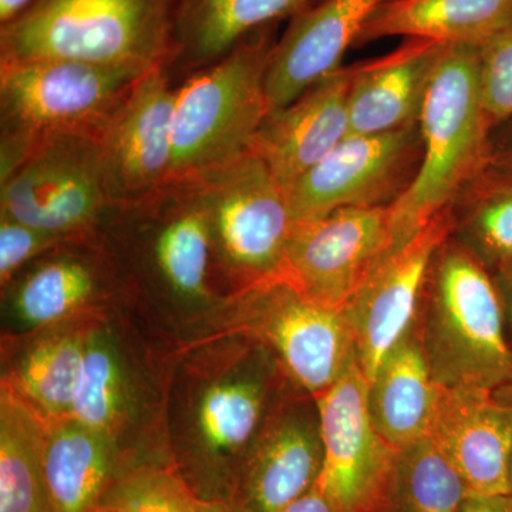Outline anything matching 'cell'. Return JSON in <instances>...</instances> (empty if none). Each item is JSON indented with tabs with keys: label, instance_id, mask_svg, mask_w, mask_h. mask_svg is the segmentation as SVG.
Returning a JSON list of instances; mask_svg holds the SVG:
<instances>
[{
	"label": "cell",
	"instance_id": "22",
	"mask_svg": "<svg viewBox=\"0 0 512 512\" xmlns=\"http://www.w3.org/2000/svg\"><path fill=\"white\" fill-rule=\"evenodd\" d=\"M446 47L410 37L387 55L350 66V134L387 133L419 123Z\"/></svg>",
	"mask_w": 512,
	"mask_h": 512
},
{
	"label": "cell",
	"instance_id": "23",
	"mask_svg": "<svg viewBox=\"0 0 512 512\" xmlns=\"http://www.w3.org/2000/svg\"><path fill=\"white\" fill-rule=\"evenodd\" d=\"M99 315L80 316L25 335H3L2 384L46 420L69 417L87 335Z\"/></svg>",
	"mask_w": 512,
	"mask_h": 512
},
{
	"label": "cell",
	"instance_id": "26",
	"mask_svg": "<svg viewBox=\"0 0 512 512\" xmlns=\"http://www.w3.org/2000/svg\"><path fill=\"white\" fill-rule=\"evenodd\" d=\"M439 394L414 326L367 383V410L377 433L402 450L429 436Z\"/></svg>",
	"mask_w": 512,
	"mask_h": 512
},
{
	"label": "cell",
	"instance_id": "27",
	"mask_svg": "<svg viewBox=\"0 0 512 512\" xmlns=\"http://www.w3.org/2000/svg\"><path fill=\"white\" fill-rule=\"evenodd\" d=\"M512 15V0H384L356 45L386 37L481 46Z\"/></svg>",
	"mask_w": 512,
	"mask_h": 512
},
{
	"label": "cell",
	"instance_id": "15",
	"mask_svg": "<svg viewBox=\"0 0 512 512\" xmlns=\"http://www.w3.org/2000/svg\"><path fill=\"white\" fill-rule=\"evenodd\" d=\"M394 249L392 205L340 208L319 220L296 222L281 278L345 311Z\"/></svg>",
	"mask_w": 512,
	"mask_h": 512
},
{
	"label": "cell",
	"instance_id": "2",
	"mask_svg": "<svg viewBox=\"0 0 512 512\" xmlns=\"http://www.w3.org/2000/svg\"><path fill=\"white\" fill-rule=\"evenodd\" d=\"M99 231L141 313L183 325L215 319L218 329L229 299L215 275L210 225L194 181L111 205Z\"/></svg>",
	"mask_w": 512,
	"mask_h": 512
},
{
	"label": "cell",
	"instance_id": "34",
	"mask_svg": "<svg viewBox=\"0 0 512 512\" xmlns=\"http://www.w3.org/2000/svg\"><path fill=\"white\" fill-rule=\"evenodd\" d=\"M490 167L512 175V117L493 131Z\"/></svg>",
	"mask_w": 512,
	"mask_h": 512
},
{
	"label": "cell",
	"instance_id": "5",
	"mask_svg": "<svg viewBox=\"0 0 512 512\" xmlns=\"http://www.w3.org/2000/svg\"><path fill=\"white\" fill-rule=\"evenodd\" d=\"M177 0H35L0 28V62L73 59L148 70L174 56Z\"/></svg>",
	"mask_w": 512,
	"mask_h": 512
},
{
	"label": "cell",
	"instance_id": "3",
	"mask_svg": "<svg viewBox=\"0 0 512 512\" xmlns=\"http://www.w3.org/2000/svg\"><path fill=\"white\" fill-rule=\"evenodd\" d=\"M423 156L413 183L392 205L396 248L454 207L490 167L493 127L485 111L478 46L447 45L420 113Z\"/></svg>",
	"mask_w": 512,
	"mask_h": 512
},
{
	"label": "cell",
	"instance_id": "7",
	"mask_svg": "<svg viewBox=\"0 0 512 512\" xmlns=\"http://www.w3.org/2000/svg\"><path fill=\"white\" fill-rule=\"evenodd\" d=\"M144 73L73 59L0 62V181L49 134L100 136Z\"/></svg>",
	"mask_w": 512,
	"mask_h": 512
},
{
	"label": "cell",
	"instance_id": "16",
	"mask_svg": "<svg viewBox=\"0 0 512 512\" xmlns=\"http://www.w3.org/2000/svg\"><path fill=\"white\" fill-rule=\"evenodd\" d=\"M453 207L394 249L345 308L367 383L416 326L434 256L454 234Z\"/></svg>",
	"mask_w": 512,
	"mask_h": 512
},
{
	"label": "cell",
	"instance_id": "8",
	"mask_svg": "<svg viewBox=\"0 0 512 512\" xmlns=\"http://www.w3.org/2000/svg\"><path fill=\"white\" fill-rule=\"evenodd\" d=\"M194 183L210 225L215 275L229 301L281 276L296 222L265 161L249 148Z\"/></svg>",
	"mask_w": 512,
	"mask_h": 512
},
{
	"label": "cell",
	"instance_id": "20",
	"mask_svg": "<svg viewBox=\"0 0 512 512\" xmlns=\"http://www.w3.org/2000/svg\"><path fill=\"white\" fill-rule=\"evenodd\" d=\"M429 437L453 463L470 495H511L512 410L491 390L447 389Z\"/></svg>",
	"mask_w": 512,
	"mask_h": 512
},
{
	"label": "cell",
	"instance_id": "12",
	"mask_svg": "<svg viewBox=\"0 0 512 512\" xmlns=\"http://www.w3.org/2000/svg\"><path fill=\"white\" fill-rule=\"evenodd\" d=\"M3 335L35 330L134 305L119 264L100 231L66 239L2 286Z\"/></svg>",
	"mask_w": 512,
	"mask_h": 512
},
{
	"label": "cell",
	"instance_id": "9",
	"mask_svg": "<svg viewBox=\"0 0 512 512\" xmlns=\"http://www.w3.org/2000/svg\"><path fill=\"white\" fill-rule=\"evenodd\" d=\"M220 329L268 348L298 389L318 397L356 362L345 311L323 305L286 279H269L229 301Z\"/></svg>",
	"mask_w": 512,
	"mask_h": 512
},
{
	"label": "cell",
	"instance_id": "4",
	"mask_svg": "<svg viewBox=\"0 0 512 512\" xmlns=\"http://www.w3.org/2000/svg\"><path fill=\"white\" fill-rule=\"evenodd\" d=\"M416 329L439 386L494 392L512 382V350L494 275L453 235L434 256Z\"/></svg>",
	"mask_w": 512,
	"mask_h": 512
},
{
	"label": "cell",
	"instance_id": "6",
	"mask_svg": "<svg viewBox=\"0 0 512 512\" xmlns=\"http://www.w3.org/2000/svg\"><path fill=\"white\" fill-rule=\"evenodd\" d=\"M276 26L256 30L178 84L168 183L197 180L251 148L269 113L265 77L278 42Z\"/></svg>",
	"mask_w": 512,
	"mask_h": 512
},
{
	"label": "cell",
	"instance_id": "31",
	"mask_svg": "<svg viewBox=\"0 0 512 512\" xmlns=\"http://www.w3.org/2000/svg\"><path fill=\"white\" fill-rule=\"evenodd\" d=\"M198 501L171 461L154 460L124 468L99 507L119 512H195Z\"/></svg>",
	"mask_w": 512,
	"mask_h": 512
},
{
	"label": "cell",
	"instance_id": "38",
	"mask_svg": "<svg viewBox=\"0 0 512 512\" xmlns=\"http://www.w3.org/2000/svg\"><path fill=\"white\" fill-rule=\"evenodd\" d=\"M35 0H0V28L22 15Z\"/></svg>",
	"mask_w": 512,
	"mask_h": 512
},
{
	"label": "cell",
	"instance_id": "29",
	"mask_svg": "<svg viewBox=\"0 0 512 512\" xmlns=\"http://www.w3.org/2000/svg\"><path fill=\"white\" fill-rule=\"evenodd\" d=\"M453 237L491 274L512 266V175L488 167L453 207Z\"/></svg>",
	"mask_w": 512,
	"mask_h": 512
},
{
	"label": "cell",
	"instance_id": "28",
	"mask_svg": "<svg viewBox=\"0 0 512 512\" xmlns=\"http://www.w3.org/2000/svg\"><path fill=\"white\" fill-rule=\"evenodd\" d=\"M47 420L0 387V512H49L43 447Z\"/></svg>",
	"mask_w": 512,
	"mask_h": 512
},
{
	"label": "cell",
	"instance_id": "21",
	"mask_svg": "<svg viewBox=\"0 0 512 512\" xmlns=\"http://www.w3.org/2000/svg\"><path fill=\"white\" fill-rule=\"evenodd\" d=\"M384 0H320L291 19L265 77L269 111L282 109L342 67L350 46Z\"/></svg>",
	"mask_w": 512,
	"mask_h": 512
},
{
	"label": "cell",
	"instance_id": "40",
	"mask_svg": "<svg viewBox=\"0 0 512 512\" xmlns=\"http://www.w3.org/2000/svg\"><path fill=\"white\" fill-rule=\"evenodd\" d=\"M195 512H231V510H229L225 504L198 501L197 510H195Z\"/></svg>",
	"mask_w": 512,
	"mask_h": 512
},
{
	"label": "cell",
	"instance_id": "13",
	"mask_svg": "<svg viewBox=\"0 0 512 512\" xmlns=\"http://www.w3.org/2000/svg\"><path fill=\"white\" fill-rule=\"evenodd\" d=\"M315 399L323 466L313 487L336 512H394L399 450L373 426L367 410V380L357 362Z\"/></svg>",
	"mask_w": 512,
	"mask_h": 512
},
{
	"label": "cell",
	"instance_id": "19",
	"mask_svg": "<svg viewBox=\"0 0 512 512\" xmlns=\"http://www.w3.org/2000/svg\"><path fill=\"white\" fill-rule=\"evenodd\" d=\"M349 87L350 67H340L266 114L251 150L285 191L349 136Z\"/></svg>",
	"mask_w": 512,
	"mask_h": 512
},
{
	"label": "cell",
	"instance_id": "41",
	"mask_svg": "<svg viewBox=\"0 0 512 512\" xmlns=\"http://www.w3.org/2000/svg\"><path fill=\"white\" fill-rule=\"evenodd\" d=\"M90 512H119V511L111 510V508H107V507H96V508H94V510H92Z\"/></svg>",
	"mask_w": 512,
	"mask_h": 512
},
{
	"label": "cell",
	"instance_id": "1",
	"mask_svg": "<svg viewBox=\"0 0 512 512\" xmlns=\"http://www.w3.org/2000/svg\"><path fill=\"white\" fill-rule=\"evenodd\" d=\"M293 386L268 348L238 330H212L177 349L165 441L198 500L228 504L249 447Z\"/></svg>",
	"mask_w": 512,
	"mask_h": 512
},
{
	"label": "cell",
	"instance_id": "35",
	"mask_svg": "<svg viewBox=\"0 0 512 512\" xmlns=\"http://www.w3.org/2000/svg\"><path fill=\"white\" fill-rule=\"evenodd\" d=\"M460 512H512L511 495H468Z\"/></svg>",
	"mask_w": 512,
	"mask_h": 512
},
{
	"label": "cell",
	"instance_id": "25",
	"mask_svg": "<svg viewBox=\"0 0 512 512\" xmlns=\"http://www.w3.org/2000/svg\"><path fill=\"white\" fill-rule=\"evenodd\" d=\"M128 466L120 447L72 417L47 420L43 471L49 512H90Z\"/></svg>",
	"mask_w": 512,
	"mask_h": 512
},
{
	"label": "cell",
	"instance_id": "32",
	"mask_svg": "<svg viewBox=\"0 0 512 512\" xmlns=\"http://www.w3.org/2000/svg\"><path fill=\"white\" fill-rule=\"evenodd\" d=\"M478 53L484 107L495 130L512 117V15Z\"/></svg>",
	"mask_w": 512,
	"mask_h": 512
},
{
	"label": "cell",
	"instance_id": "30",
	"mask_svg": "<svg viewBox=\"0 0 512 512\" xmlns=\"http://www.w3.org/2000/svg\"><path fill=\"white\" fill-rule=\"evenodd\" d=\"M467 485L429 436L399 450L394 512H460Z\"/></svg>",
	"mask_w": 512,
	"mask_h": 512
},
{
	"label": "cell",
	"instance_id": "36",
	"mask_svg": "<svg viewBox=\"0 0 512 512\" xmlns=\"http://www.w3.org/2000/svg\"><path fill=\"white\" fill-rule=\"evenodd\" d=\"M493 275L503 301L505 332L512 350V266L500 269Z\"/></svg>",
	"mask_w": 512,
	"mask_h": 512
},
{
	"label": "cell",
	"instance_id": "39",
	"mask_svg": "<svg viewBox=\"0 0 512 512\" xmlns=\"http://www.w3.org/2000/svg\"><path fill=\"white\" fill-rule=\"evenodd\" d=\"M494 394L495 396H497V399H500L501 402L507 404V406L511 407L512 410V382L504 384V386L498 387V389L494 390ZM510 488L512 497V453L510 463Z\"/></svg>",
	"mask_w": 512,
	"mask_h": 512
},
{
	"label": "cell",
	"instance_id": "14",
	"mask_svg": "<svg viewBox=\"0 0 512 512\" xmlns=\"http://www.w3.org/2000/svg\"><path fill=\"white\" fill-rule=\"evenodd\" d=\"M423 156L420 124L380 134H349L286 190L295 222L346 207H390L406 192Z\"/></svg>",
	"mask_w": 512,
	"mask_h": 512
},
{
	"label": "cell",
	"instance_id": "37",
	"mask_svg": "<svg viewBox=\"0 0 512 512\" xmlns=\"http://www.w3.org/2000/svg\"><path fill=\"white\" fill-rule=\"evenodd\" d=\"M279 512H336L328 498L315 487Z\"/></svg>",
	"mask_w": 512,
	"mask_h": 512
},
{
	"label": "cell",
	"instance_id": "11",
	"mask_svg": "<svg viewBox=\"0 0 512 512\" xmlns=\"http://www.w3.org/2000/svg\"><path fill=\"white\" fill-rule=\"evenodd\" d=\"M134 305H124L93 319L87 335L79 383L70 416L83 426L113 440L127 464L144 461L138 454L134 427L143 421L153 406L165 410V390H151L148 383L167 379L153 377L154 355L128 320ZM173 367V366H171Z\"/></svg>",
	"mask_w": 512,
	"mask_h": 512
},
{
	"label": "cell",
	"instance_id": "24",
	"mask_svg": "<svg viewBox=\"0 0 512 512\" xmlns=\"http://www.w3.org/2000/svg\"><path fill=\"white\" fill-rule=\"evenodd\" d=\"M320 0H177L174 56L167 67L181 79L228 55L245 37L295 18Z\"/></svg>",
	"mask_w": 512,
	"mask_h": 512
},
{
	"label": "cell",
	"instance_id": "33",
	"mask_svg": "<svg viewBox=\"0 0 512 512\" xmlns=\"http://www.w3.org/2000/svg\"><path fill=\"white\" fill-rule=\"evenodd\" d=\"M69 238L73 237L32 227L0 214V284H9L30 262Z\"/></svg>",
	"mask_w": 512,
	"mask_h": 512
},
{
	"label": "cell",
	"instance_id": "17",
	"mask_svg": "<svg viewBox=\"0 0 512 512\" xmlns=\"http://www.w3.org/2000/svg\"><path fill=\"white\" fill-rule=\"evenodd\" d=\"M322 466L318 403L293 386L249 447L227 507L231 512L284 510L312 490Z\"/></svg>",
	"mask_w": 512,
	"mask_h": 512
},
{
	"label": "cell",
	"instance_id": "10",
	"mask_svg": "<svg viewBox=\"0 0 512 512\" xmlns=\"http://www.w3.org/2000/svg\"><path fill=\"white\" fill-rule=\"evenodd\" d=\"M110 207L97 134H49L0 181V214L56 234L99 231Z\"/></svg>",
	"mask_w": 512,
	"mask_h": 512
},
{
	"label": "cell",
	"instance_id": "18",
	"mask_svg": "<svg viewBox=\"0 0 512 512\" xmlns=\"http://www.w3.org/2000/svg\"><path fill=\"white\" fill-rule=\"evenodd\" d=\"M175 89L167 67L148 70L101 131V161L111 205L141 200L168 183Z\"/></svg>",
	"mask_w": 512,
	"mask_h": 512
}]
</instances>
